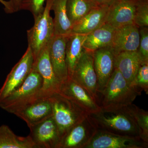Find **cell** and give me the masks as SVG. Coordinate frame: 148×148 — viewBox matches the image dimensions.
<instances>
[{
    "label": "cell",
    "instance_id": "6da1fadb",
    "mask_svg": "<svg viewBox=\"0 0 148 148\" xmlns=\"http://www.w3.org/2000/svg\"><path fill=\"white\" fill-rule=\"evenodd\" d=\"M141 92L127 82L115 69L105 87L98 93L97 103L101 109L116 110L132 104Z\"/></svg>",
    "mask_w": 148,
    "mask_h": 148
},
{
    "label": "cell",
    "instance_id": "7a4b0ae2",
    "mask_svg": "<svg viewBox=\"0 0 148 148\" xmlns=\"http://www.w3.org/2000/svg\"><path fill=\"white\" fill-rule=\"evenodd\" d=\"M89 116L98 130L142 140L139 127L126 107L116 110L101 109Z\"/></svg>",
    "mask_w": 148,
    "mask_h": 148
},
{
    "label": "cell",
    "instance_id": "3957f363",
    "mask_svg": "<svg viewBox=\"0 0 148 148\" xmlns=\"http://www.w3.org/2000/svg\"><path fill=\"white\" fill-rule=\"evenodd\" d=\"M52 103V118L61 139L73 126L88 115L86 111L59 92L49 97Z\"/></svg>",
    "mask_w": 148,
    "mask_h": 148
},
{
    "label": "cell",
    "instance_id": "277c9868",
    "mask_svg": "<svg viewBox=\"0 0 148 148\" xmlns=\"http://www.w3.org/2000/svg\"><path fill=\"white\" fill-rule=\"evenodd\" d=\"M42 84V77L32 69L22 85L0 101V107L9 113L14 114L40 98Z\"/></svg>",
    "mask_w": 148,
    "mask_h": 148
},
{
    "label": "cell",
    "instance_id": "5b68a950",
    "mask_svg": "<svg viewBox=\"0 0 148 148\" xmlns=\"http://www.w3.org/2000/svg\"><path fill=\"white\" fill-rule=\"evenodd\" d=\"M52 1L47 0L43 11L34 17V26L27 31L28 47L32 51L34 61L54 35L53 18L50 15Z\"/></svg>",
    "mask_w": 148,
    "mask_h": 148
},
{
    "label": "cell",
    "instance_id": "8992f818",
    "mask_svg": "<svg viewBox=\"0 0 148 148\" xmlns=\"http://www.w3.org/2000/svg\"><path fill=\"white\" fill-rule=\"evenodd\" d=\"M70 78L88 90L97 102L98 77L94 69L93 52L84 51Z\"/></svg>",
    "mask_w": 148,
    "mask_h": 148
},
{
    "label": "cell",
    "instance_id": "52a82bcc",
    "mask_svg": "<svg viewBox=\"0 0 148 148\" xmlns=\"http://www.w3.org/2000/svg\"><path fill=\"white\" fill-rule=\"evenodd\" d=\"M34 63L32 51L28 47L21 59L12 69L0 89V101L22 85L31 73Z\"/></svg>",
    "mask_w": 148,
    "mask_h": 148
},
{
    "label": "cell",
    "instance_id": "ba28073f",
    "mask_svg": "<svg viewBox=\"0 0 148 148\" xmlns=\"http://www.w3.org/2000/svg\"><path fill=\"white\" fill-rule=\"evenodd\" d=\"M98 131L89 115L66 132L60 141L58 148H84Z\"/></svg>",
    "mask_w": 148,
    "mask_h": 148
},
{
    "label": "cell",
    "instance_id": "9c48e42d",
    "mask_svg": "<svg viewBox=\"0 0 148 148\" xmlns=\"http://www.w3.org/2000/svg\"><path fill=\"white\" fill-rule=\"evenodd\" d=\"M48 45L34 61L32 68L33 70L39 73L42 78V86L40 92V98H49L54 93L59 92L61 85L51 65Z\"/></svg>",
    "mask_w": 148,
    "mask_h": 148
},
{
    "label": "cell",
    "instance_id": "30bf717a",
    "mask_svg": "<svg viewBox=\"0 0 148 148\" xmlns=\"http://www.w3.org/2000/svg\"><path fill=\"white\" fill-rule=\"evenodd\" d=\"M148 143L140 138L98 130L84 148H146Z\"/></svg>",
    "mask_w": 148,
    "mask_h": 148
},
{
    "label": "cell",
    "instance_id": "8fae6325",
    "mask_svg": "<svg viewBox=\"0 0 148 148\" xmlns=\"http://www.w3.org/2000/svg\"><path fill=\"white\" fill-rule=\"evenodd\" d=\"M58 92L76 103L88 114L101 110L95 98L89 92L71 78L61 83Z\"/></svg>",
    "mask_w": 148,
    "mask_h": 148
},
{
    "label": "cell",
    "instance_id": "7c38bea8",
    "mask_svg": "<svg viewBox=\"0 0 148 148\" xmlns=\"http://www.w3.org/2000/svg\"><path fill=\"white\" fill-rule=\"evenodd\" d=\"M29 128L37 148H58L61 138L52 116Z\"/></svg>",
    "mask_w": 148,
    "mask_h": 148
},
{
    "label": "cell",
    "instance_id": "4fadbf2b",
    "mask_svg": "<svg viewBox=\"0 0 148 148\" xmlns=\"http://www.w3.org/2000/svg\"><path fill=\"white\" fill-rule=\"evenodd\" d=\"M67 36L54 35L48 45L49 58L53 71L61 84L69 77L66 57Z\"/></svg>",
    "mask_w": 148,
    "mask_h": 148
},
{
    "label": "cell",
    "instance_id": "5bb4252c",
    "mask_svg": "<svg viewBox=\"0 0 148 148\" xmlns=\"http://www.w3.org/2000/svg\"><path fill=\"white\" fill-rule=\"evenodd\" d=\"M115 56L110 46L99 49L93 52L94 69L98 77V94L105 87L113 73Z\"/></svg>",
    "mask_w": 148,
    "mask_h": 148
},
{
    "label": "cell",
    "instance_id": "9a60e30c",
    "mask_svg": "<svg viewBox=\"0 0 148 148\" xmlns=\"http://www.w3.org/2000/svg\"><path fill=\"white\" fill-rule=\"evenodd\" d=\"M15 115L26 122L28 127L38 124L52 116L50 98H40L17 111Z\"/></svg>",
    "mask_w": 148,
    "mask_h": 148
},
{
    "label": "cell",
    "instance_id": "2e32d148",
    "mask_svg": "<svg viewBox=\"0 0 148 148\" xmlns=\"http://www.w3.org/2000/svg\"><path fill=\"white\" fill-rule=\"evenodd\" d=\"M140 40L139 27L135 24L115 29L110 46L115 55L124 51H137Z\"/></svg>",
    "mask_w": 148,
    "mask_h": 148
},
{
    "label": "cell",
    "instance_id": "e0dca14e",
    "mask_svg": "<svg viewBox=\"0 0 148 148\" xmlns=\"http://www.w3.org/2000/svg\"><path fill=\"white\" fill-rule=\"evenodd\" d=\"M135 1L116 0L110 6L106 24L115 29L134 23Z\"/></svg>",
    "mask_w": 148,
    "mask_h": 148
},
{
    "label": "cell",
    "instance_id": "ac0fdd59",
    "mask_svg": "<svg viewBox=\"0 0 148 148\" xmlns=\"http://www.w3.org/2000/svg\"><path fill=\"white\" fill-rule=\"evenodd\" d=\"M110 6L98 5L73 25L72 33L87 35L106 24Z\"/></svg>",
    "mask_w": 148,
    "mask_h": 148
},
{
    "label": "cell",
    "instance_id": "d6986e66",
    "mask_svg": "<svg viewBox=\"0 0 148 148\" xmlns=\"http://www.w3.org/2000/svg\"><path fill=\"white\" fill-rule=\"evenodd\" d=\"M140 64L137 51H124L115 56V69L120 72L131 85L133 86Z\"/></svg>",
    "mask_w": 148,
    "mask_h": 148
},
{
    "label": "cell",
    "instance_id": "ffe728a7",
    "mask_svg": "<svg viewBox=\"0 0 148 148\" xmlns=\"http://www.w3.org/2000/svg\"><path fill=\"white\" fill-rule=\"evenodd\" d=\"M86 35L71 33L67 35L66 45V62L69 78L85 50L84 43Z\"/></svg>",
    "mask_w": 148,
    "mask_h": 148
},
{
    "label": "cell",
    "instance_id": "44dd1931",
    "mask_svg": "<svg viewBox=\"0 0 148 148\" xmlns=\"http://www.w3.org/2000/svg\"><path fill=\"white\" fill-rule=\"evenodd\" d=\"M115 29L105 24L86 35L83 44L85 50L93 52L99 49L111 46Z\"/></svg>",
    "mask_w": 148,
    "mask_h": 148
},
{
    "label": "cell",
    "instance_id": "7402d4cb",
    "mask_svg": "<svg viewBox=\"0 0 148 148\" xmlns=\"http://www.w3.org/2000/svg\"><path fill=\"white\" fill-rule=\"evenodd\" d=\"M67 0H53L51 10L54 12V35H68L72 33V25L67 15Z\"/></svg>",
    "mask_w": 148,
    "mask_h": 148
},
{
    "label": "cell",
    "instance_id": "603a6c76",
    "mask_svg": "<svg viewBox=\"0 0 148 148\" xmlns=\"http://www.w3.org/2000/svg\"><path fill=\"white\" fill-rule=\"evenodd\" d=\"M0 148H37L30 135L20 137L8 126H0Z\"/></svg>",
    "mask_w": 148,
    "mask_h": 148
},
{
    "label": "cell",
    "instance_id": "cb8c5ba5",
    "mask_svg": "<svg viewBox=\"0 0 148 148\" xmlns=\"http://www.w3.org/2000/svg\"><path fill=\"white\" fill-rule=\"evenodd\" d=\"M97 6L91 0H67V15L72 25L79 21Z\"/></svg>",
    "mask_w": 148,
    "mask_h": 148
},
{
    "label": "cell",
    "instance_id": "d4e9b609",
    "mask_svg": "<svg viewBox=\"0 0 148 148\" xmlns=\"http://www.w3.org/2000/svg\"><path fill=\"white\" fill-rule=\"evenodd\" d=\"M127 110L135 119L142 135V140L148 143V112L131 104L126 107Z\"/></svg>",
    "mask_w": 148,
    "mask_h": 148
},
{
    "label": "cell",
    "instance_id": "484cf974",
    "mask_svg": "<svg viewBox=\"0 0 148 148\" xmlns=\"http://www.w3.org/2000/svg\"><path fill=\"white\" fill-rule=\"evenodd\" d=\"M134 23L139 28L148 27V0L135 1Z\"/></svg>",
    "mask_w": 148,
    "mask_h": 148
},
{
    "label": "cell",
    "instance_id": "4316f807",
    "mask_svg": "<svg viewBox=\"0 0 148 148\" xmlns=\"http://www.w3.org/2000/svg\"><path fill=\"white\" fill-rule=\"evenodd\" d=\"M140 40L137 52L141 64L148 63V28H139Z\"/></svg>",
    "mask_w": 148,
    "mask_h": 148
},
{
    "label": "cell",
    "instance_id": "83f0119b",
    "mask_svg": "<svg viewBox=\"0 0 148 148\" xmlns=\"http://www.w3.org/2000/svg\"><path fill=\"white\" fill-rule=\"evenodd\" d=\"M133 86L142 92L148 93V63L140 64L135 77Z\"/></svg>",
    "mask_w": 148,
    "mask_h": 148
},
{
    "label": "cell",
    "instance_id": "f1b7e54d",
    "mask_svg": "<svg viewBox=\"0 0 148 148\" xmlns=\"http://www.w3.org/2000/svg\"><path fill=\"white\" fill-rule=\"evenodd\" d=\"M46 0H21L20 10L29 11L34 17L38 16L43 11L45 2Z\"/></svg>",
    "mask_w": 148,
    "mask_h": 148
},
{
    "label": "cell",
    "instance_id": "f546056e",
    "mask_svg": "<svg viewBox=\"0 0 148 148\" xmlns=\"http://www.w3.org/2000/svg\"><path fill=\"white\" fill-rule=\"evenodd\" d=\"M9 1V9L7 13H12L20 10L21 0H10Z\"/></svg>",
    "mask_w": 148,
    "mask_h": 148
},
{
    "label": "cell",
    "instance_id": "4dcf8cb0",
    "mask_svg": "<svg viewBox=\"0 0 148 148\" xmlns=\"http://www.w3.org/2000/svg\"><path fill=\"white\" fill-rule=\"evenodd\" d=\"M98 5H112L116 0H91Z\"/></svg>",
    "mask_w": 148,
    "mask_h": 148
},
{
    "label": "cell",
    "instance_id": "1f68e13d",
    "mask_svg": "<svg viewBox=\"0 0 148 148\" xmlns=\"http://www.w3.org/2000/svg\"><path fill=\"white\" fill-rule=\"evenodd\" d=\"M0 3H1L5 7V10L6 12L8 10L9 8V1H4V0H0Z\"/></svg>",
    "mask_w": 148,
    "mask_h": 148
},
{
    "label": "cell",
    "instance_id": "d6a6232c",
    "mask_svg": "<svg viewBox=\"0 0 148 148\" xmlns=\"http://www.w3.org/2000/svg\"><path fill=\"white\" fill-rule=\"evenodd\" d=\"M132 1H138V0H132Z\"/></svg>",
    "mask_w": 148,
    "mask_h": 148
}]
</instances>
